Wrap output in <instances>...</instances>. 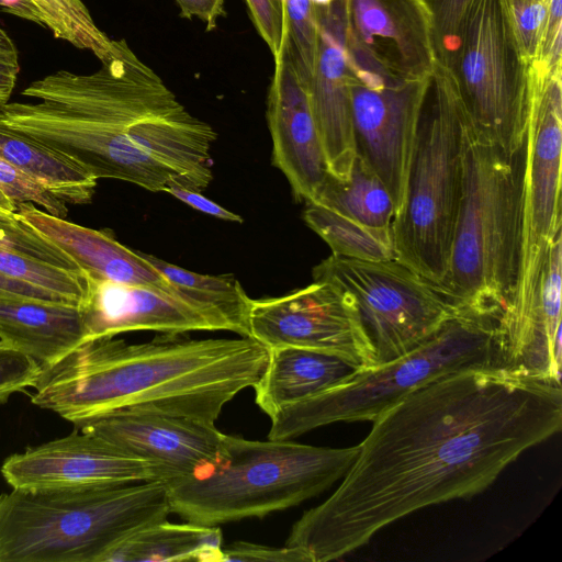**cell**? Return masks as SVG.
I'll return each instance as SVG.
<instances>
[{"instance_id": "2", "label": "cell", "mask_w": 562, "mask_h": 562, "mask_svg": "<svg viewBox=\"0 0 562 562\" xmlns=\"http://www.w3.org/2000/svg\"><path fill=\"white\" fill-rule=\"evenodd\" d=\"M268 357L269 348L246 336L97 338L42 366L31 402L76 427L130 409L215 424L229 401L258 382Z\"/></svg>"}, {"instance_id": "22", "label": "cell", "mask_w": 562, "mask_h": 562, "mask_svg": "<svg viewBox=\"0 0 562 562\" xmlns=\"http://www.w3.org/2000/svg\"><path fill=\"white\" fill-rule=\"evenodd\" d=\"M361 369L326 352L300 348L269 349L268 362L252 386L255 401L269 417L352 378Z\"/></svg>"}, {"instance_id": "30", "label": "cell", "mask_w": 562, "mask_h": 562, "mask_svg": "<svg viewBox=\"0 0 562 562\" xmlns=\"http://www.w3.org/2000/svg\"><path fill=\"white\" fill-rule=\"evenodd\" d=\"M317 20L311 0H284V46L299 77L306 86L317 48Z\"/></svg>"}, {"instance_id": "26", "label": "cell", "mask_w": 562, "mask_h": 562, "mask_svg": "<svg viewBox=\"0 0 562 562\" xmlns=\"http://www.w3.org/2000/svg\"><path fill=\"white\" fill-rule=\"evenodd\" d=\"M140 255L178 294L222 316L233 333L249 337L248 317L251 299L234 276L201 274L145 252Z\"/></svg>"}, {"instance_id": "23", "label": "cell", "mask_w": 562, "mask_h": 562, "mask_svg": "<svg viewBox=\"0 0 562 562\" xmlns=\"http://www.w3.org/2000/svg\"><path fill=\"white\" fill-rule=\"evenodd\" d=\"M222 550L217 526L164 519L134 531L110 549L101 562H222Z\"/></svg>"}, {"instance_id": "12", "label": "cell", "mask_w": 562, "mask_h": 562, "mask_svg": "<svg viewBox=\"0 0 562 562\" xmlns=\"http://www.w3.org/2000/svg\"><path fill=\"white\" fill-rule=\"evenodd\" d=\"M248 336L267 348L300 347L341 358L361 370L375 350L351 297L327 281L282 296L251 300Z\"/></svg>"}, {"instance_id": "34", "label": "cell", "mask_w": 562, "mask_h": 562, "mask_svg": "<svg viewBox=\"0 0 562 562\" xmlns=\"http://www.w3.org/2000/svg\"><path fill=\"white\" fill-rule=\"evenodd\" d=\"M0 191L15 205L33 203L50 215L65 218L67 204L30 176L0 157Z\"/></svg>"}, {"instance_id": "6", "label": "cell", "mask_w": 562, "mask_h": 562, "mask_svg": "<svg viewBox=\"0 0 562 562\" xmlns=\"http://www.w3.org/2000/svg\"><path fill=\"white\" fill-rule=\"evenodd\" d=\"M469 120L451 69L437 60L426 79L404 200L391 232L395 259L440 289L458 218Z\"/></svg>"}, {"instance_id": "4", "label": "cell", "mask_w": 562, "mask_h": 562, "mask_svg": "<svg viewBox=\"0 0 562 562\" xmlns=\"http://www.w3.org/2000/svg\"><path fill=\"white\" fill-rule=\"evenodd\" d=\"M171 513L168 484L140 481L0 494V562H101Z\"/></svg>"}, {"instance_id": "32", "label": "cell", "mask_w": 562, "mask_h": 562, "mask_svg": "<svg viewBox=\"0 0 562 562\" xmlns=\"http://www.w3.org/2000/svg\"><path fill=\"white\" fill-rule=\"evenodd\" d=\"M504 3L519 50L525 60L532 64L539 50L549 0H504Z\"/></svg>"}, {"instance_id": "31", "label": "cell", "mask_w": 562, "mask_h": 562, "mask_svg": "<svg viewBox=\"0 0 562 562\" xmlns=\"http://www.w3.org/2000/svg\"><path fill=\"white\" fill-rule=\"evenodd\" d=\"M432 29L436 58L451 67L457 56L463 24L472 0H420Z\"/></svg>"}, {"instance_id": "10", "label": "cell", "mask_w": 562, "mask_h": 562, "mask_svg": "<svg viewBox=\"0 0 562 562\" xmlns=\"http://www.w3.org/2000/svg\"><path fill=\"white\" fill-rule=\"evenodd\" d=\"M312 276L351 297L374 347L376 366L424 344L460 308L396 259L367 261L331 254Z\"/></svg>"}, {"instance_id": "19", "label": "cell", "mask_w": 562, "mask_h": 562, "mask_svg": "<svg viewBox=\"0 0 562 562\" xmlns=\"http://www.w3.org/2000/svg\"><path fill=\"white\" fill-rule=\"evenodd\" d=\"M272 164L297 201L313 202L328 169L306 86L285 52L274 60L267 100Z\"/></svg>"}, {"instance_id": "44", "label": "cell", "mask_w": 562, "mask_h": 562, "mask_svg": "<svg viewBox=\"0 0 562 562\" xmlns=\"http://www.w3.org/2000/svg\"><path fill=\"white\" fill-rule=\"evenodd\" d=\"M0 8L18 18L44 26L42 15L31 0H0Z\"/></svg>"}, {"instance_id": "27", "label": "cell", "mask_w": 562, "mask_h": 562, "mask_svg": "<svg viewBox=\"0 0 562 562\" xmlns=\"http://www.w3.org/2000/svg\"><path fill=\"white\" fill-rule=\"evenodd\" d=\"M303 220L334 255L367 261L395 259L391 228L363 225L316 203H306Z\"/></svg>"}, {"instance_id": "42", "label": "cell", "mask_w": 562, "mask_h": 562, "mask_svg": "<svg viewBox=\"0 0 562 562\" xmlns=\"http://www.w3.org/2000/svg\"><path fill=\"white\" fill-rule=\"evenodd\" d=\"M183 18H199L206 25V29L216 27L220 16L225 14V0H176Z\"/></svg>"}, {"instance_id": "3", "label": "cell", "mask_w": 562, "mask_h": 562, "mask_svg": "<svg viewBox=\"0 0 562 562\" xmlns=\"http://www.w3.org/2000/svg\"><path fill=\"white\" fill-rule=\"evenodd\" d=\"M526 142L507 153L468 122L462 190L441 291L460 308L497 319L519 278Z\"/></svg>"}, {"instance_id": "29", "label": "cell", "mask_w": 562, "mask_h": 562, "mask_svg": "<svg viewBox=\"0 0 562 562\" xmlns=\"http://www.w3.org/2000/svg\"><path fill=\"white\" fill-rule=\"evenodd\" d=\"M42 15L44 27L53 35L103 60L112 42L93 21L81 0H31Z\"/></svg>"}, {"instance_id": "15", "label": "cell", "mask_w": 562, "mask_h": 562, "mask_svg": "<svg viewBox=\"0 0 562 562\" xmlns=\"http://www.w3.org/2000/svg\"><path fill=\"white\" fill-rule=\"evenodd\" d=\"M0 471L7 483L16 490L166 482L165 472L158 465L78 428L65 437L9 456Z\"/></svg>"}, {"instance_id": "14", "label": "cell", "mask_w": 562, "mask_h": 562, "mask_svg": "<svg viewBox=\"0 0 562 562\" xmlns=\"http://www.w3.org/2000/svg\"><path fill=\"white\" fill-rule=\"evenodd\" d=\"M346 47L352 68L420 80L437 58L420 0H346Z\"/></svg>"}, {"instance_id": "18", "label": "cell", "mask_w": 562, "mask_h": 562, "mask_svg": "<svg viewBox=\"0 0 562 562\" xmlns=\"http://www.w3.org/2000/svg\"><path fill=\"white\" fill-rule=\"evenodd\" d=\"M80 306L85 341L135 330L179 335L194 330H228L218 314L161 289L94 280Z\"/></svg>"}, {"instance_id": "38", "label": "cell", "mask_w": 562, "mask_h": 562, "mask_svg": "<svg viewBox=\"0 0 562 562\" xmlns=\"http://www.w3.org/2000/svg\"><path fill=\"white\" fill-rule=\"evenodd\" d=\"M562 0H549L544 29L537 57L532 64L548 72L561 71Z\"/></svg>"}, {"instance_id": "40", "label": "cell", "mask_w": 562, "mask_h": 562, "mask_svg": "<svg viewBox=\"0 0 562 562\" xmlns=\"http://www.w3.org/2000/svg\"><path fill=\"white\" fill-rule=\"evenodd\" d=\"M164 191L173 195L178 200L182 201L192 209L204 213L206 215L229 222L241 223L243 217L236 213H233L220 204L211 201L201 194L200 191L188 188L182 181L172 175L167 181Z\"/></svg>"}, {"instance_id": "35", "label": "cell", "mask_w": 562, "mask_h": 562, "mask_svg": "<svg viewBox=\"0 0 562 562\" xmlns=\"http://www.w3.org/2000/svg\"><path fill=\"white\" fill-rule=\"evenodd\" d=\"M42 370V364L12 345L0 340V403L33 387Z\"/></svg>"}, {"instance_id": "41", "label": "cell", "mask_w": 562, "mask_h": 562, "mask_svg": "<svg viewBox=\"0 0 562 562\" xmlns=\"http://www.w3.org/2000/svg\"><path fill=\"white\" fill-rule=\"evenodd\" d=\"M20 71L18 48L0 26V110L9 102Z\"/></svg>"}, {"instance_id": "1", "label": "cell", "mask_w": 562, "mask_h": 562, "mask_svg": "<svg viewBox=\"0 0 562 562\" xmlns=\"http://www.w3.org/2000/svg\"><path fill=\"white\" fill-rule=\"evenodd\" d=\"M340 485L293 525L307 562L340 559L425 507L472 497L560 431L561 385L496 366L437 378L383 412Z\"/></svg>"}, {"instance_id": "16", "label": "cell", "mask_w": 562, "mask_h": 562, "mask_svg": "<svg viewBox=\"0 0 562 562\" xmlns=\"http://www.w3.org/2000/svg\"><path fill=\"white\" fill-rule=\"evenodd\" d=\"M77 428L158 465L166 482L212 469L225 437L213 423L135 409L114 412Z\"/></svg>"}, {"instance_id": "9", "label": "cell", "mask_w": 562, "mask_h": 562, "mask_svg": "<svg viewBox=\"0 0 562 562\" xmlns=\"http://www.w3.org/2000/svg\"><path fill=\"white\" fill-rule=\"evenodd\" d=\"M450 69L476 133L507 153L519 150L527 136L531 68L504 0H472Z\"/></svg>"}, {"instance_id": "37", "label": "cell", "mask_w": 562, "mask_h": 562, "mask_svg": "<svg viewBox=\"0 0 562 562\" xmlns=\"http://www.w3.org/2000/svg\"><path fill=\"white\" fill-rule=\"evenodd\" d=\"M249 16L274 60L284 46V0H245Z\"/></svg>"}, {"instance_id": "21", "label": "cell", "mask_w": 562, "mask_h": 562, "mask_svg": "<svg viewBox=\"0 0 562 562\" xmlns=\"http://www.w3.org/2000/svg\"><path fill=\"white\" fill-rule=\"evenodd\" d=\"M85 338L78 305L0 290V340L42 366L57 361Z\"/></svg>"}, {"instance_id": "7", "label": "cell", "mask_w": 562, "mask_h": 562, "mask_svg": "<svg viewBox=\"0 0 562 562\" xmlns=\"http://www.w3.org/2000/svg\"><path fill=\"white\" fill-rule=\"evenodd\" d=\"M22 95L37 102H8L0 125L61 153L97 180L158 192L175 175L130 140L140 110L123 95L66 77L35 80Z\"/></svg>"}, {"instance_id": "28", "label": "cell", "mask_w": 562, "mask_h": 562, "mask_svg": "<svg viewBox=\"0 0 562 562\" xmlns=\"http://www.w3.org/2000/svg\"><path fill=\"white\" fill-rule=\"evenodd\" d=\"M0 273L43 289L79 307L87 300L90 288L85 272L59 267L13 249L0 248Z\"/></svg>"}, {"instance_id": "25", "label": "cell", "mask_w": 562, "mask_h": 562, "mask_svg": "<svg viewBox=\"0 0 562 562\" xmlns=\"http://www.w3.org/2000/svg\"><path fill=\"white\" fill-rule=\"evenodd\" d=\"M363 225L391 228L395 207L379 176L358 155L349 176L339 180L327 175L313 202Z\"/></svg>"}, {"instance_id": "8", "label": "cell", "mask_w": 562, "mask_h": 562, "mask_svg": "<svg viewBox=\"0 0 562 562\" xmlns=\"http://www.w3.org/2000/svg\"><path fill=\"white\" fill-rule=\"evenodd\" d=\"M497 318L465 308L428 340L390 362L270 416L269 439H291L337 422H374L408 393L445 374L496 366Z\"/></svg>"}, {"instance_id": "24", "label": "cell", "mask_w": 562, "mask_h": 562, "mask_svg": "<svg viewBox=\"0 0 562 562\" xmlns=\"http://www.w3.org/2000/svg\"><path fill=\"white\" fill-rule=\"evenodd\" d=\"M0 157L66 204L92 201L98 180L61 153L0 125Z\"/></svg>"}, {"instance_id": "47", "label": "cell", "mask_w": 562, "mask_h": 562, "mask_svg": "<svg viewBox=\"0 0 562 562\" xmlns=\"http://www.w3.org/2000/svg\"><path fill=\"white\" fill-rule=\"evenodd\" d=\"M334 0H311V2L313 3L314 8L326 7L329 3H331Z\"/></svg>"}, {"instance_id": "5", "label": "cell", "mask_w": 562, "mask_h": 562, "mask_svg": "<svg viewBox=\"0 0 562 562\" xmlns=\"http://www.w3.org/2000/svg\"><path fill=\"white\" fill-rule=\"evenodd\" d=\"M358 451V445L328 448L225 434L212 469L167 482L171 513L203 526L263 517L327 490L342 479Z\"/></svg>"}, {"instance_id": "20", "label": "cell", "mask_w": 562, "mask_h": 562, "mask_svg": "<svg viewBox=\"0 0 562 562\" xmlns=\"http://www.w3.org/2000/svg\"><path fill=\"white\" fill-rule=\"evenodd\" d=\"M15 217L60 248L91 279L177 293L139 251L125 247L105 231L50 215L33 203L16 205Z\"/></svg>"}, {"instance_id": "11", "label": "cell", "mask_w": 562, "mask_h": 562, "mask_svg": "<svg viewBox=\"0 0 562 562\" xmlns=\"http://www.w3.org/2000/svg\"><path fill=\"white\" fill-rule=\"evenodd\" d=\"M531 104L526 136L520 267L510 303L528 313L537 302L539 282L551 240L562 228L561 71L548 72L531 64Z\"/></svg>"}, {"instance_id": "33", "label": "cell", "mask_w": 562, "mask_h": 562, "mask_svg": "<svg viewBox=\"0 0 562 562\" xmlns=\"http://www.w3.org/2000/svg\"><path fill=\"white\" fill-rule=\"evenodd\" d=\"M0 248L18 250L59 267L81 271L60 248L18 218L12 222L0 220Z\"/></svg>"}, {"instance_id": "36", "label": "cell", "mask_w": 562, "mask_h": 562, "mask_svg": "<svg viewBox=\"0 0 562 562\" xmlns=\"http://www.w3.org/2000/svg\"><path fill=\"white\" fill-rule=\"evenodd\" d=\"M562 228L550 243L539 282V301L543 315L554 330L561 328Z\"/></svg>"}, {"instance_id": "17", "label": "cell", "mask_w": 562, "mask_h": 562, "mask_svg": "<svg viewBox=\"0 0 562 562\" xmlns=\"http://www.w3.org/2000/svg\"><path fill=\"white\" fill-rule=\"evenodd\" d=\"M317 48L306 91L328 173L345 180L357 157L352 127L351 68L346 47V0L315 8Z\"/></svg>"}, {"instance_id": "39", "label": "cell", "mask_w": 562, "mask_h": 562, "mask_svg": "<svg viewBox=\"0 0 562 562\" xmlns=\"http://www.w3.org/2000/svg\"><path fill=\"white\" fill-rule=\"evenodd\" d=\"M307 562L306 557L296 548L284 546L281 548L236 541L222 550V562Z\"/></svg>"}, {"instance_id": "46", "label": "cell", "mask_w": 562, "mask_h": 562, "mask_svg": "<svg viewBox=\"0 0 562 562\" xmlns=\"http://www.w3.org/2000/svg\"><path fill=\"white\" fill-rule=\"evenodd\" d=\"M0 220L2 221H7V222H12V221H15V213H10V212H7L2 209H0Z\"/></svg>"}, {"instance_id": "13", "label": "cell", "mask_w": 562, "mask_h": 562, "mask_svg": "<svg viewBox=\"0 0 562 562\" xmlns=\"http://www.w3.org/2000/svg\"><path fill=\"white\" fill-rule=\"evenodd\" d=\"M350 68L357 155L382 180L396 214L404 200L427 78L402 80Z\"/></svg>"}, {"instance_id": "43", "label": "cell", "mask_w": 562, "mask_h": 562, "mask_svg": "<svg viewBox=\"0 0 562 562\" xmlns=\"http://www.w3.org/2000/svg\"><path fill=\"white\" fill-rule=\"evenodd\" d=\"M0 290L8 291V292H14V293L23 294L26 296L36 297V299L66 302V301L61 300L60 297H58L43 289L36 288V286L31 285L25 282H21L18 280L11 279L2 273H0Z\"/></svg>"}, {"instance_id": "45", "label": "cell", "mask_w": 562, "mask_h": 562, "mask_svg": "<svg viewBox=\"0 0 562 562\" xmlns=\"http://www.w3.org/2000/svg\"><path fill=\"white\" fill-rule=\"evenodd\" d=\"M0 209L10 212L15 213V205L0 191Z\"/></svg>"}]
</instances>
